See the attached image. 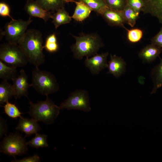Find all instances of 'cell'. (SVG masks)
Listing matches in <instances>:
<instances>
[{
	"instance_id": "1",
	"label": "cell",
	"mask_w": 162,
	"mask_h": 162,
	"mask_svg": "<svg viewBox=\"0 0 162 162\" xmlns=\"http://www.w3.org/2000/svg\"><path fill=\"white\" fill-rule=\"evenodd\" d=\"M43 43L41 32L35 29L31 28L27 30L18 45L28 62L35 66L38 67L45 61L43 52Z\"/></svg>"
},
{
	"instance_id": "3",
	"label": "cell",
	"mask_w": 162,
	"mask_h": 162,
	"mask_svg": "<svg viewBox=\"0 0 162 162\" xmlns=\"http://www.w3.org/2000/svg\"><path fill=\"white\" fill-rule=\"evenodd\" d=\"M45 100H39L34 103L28 98L30 106L28 112L31 118L37 122L47 124L53 123L58 117L61 109L46 96Z\"/></svg>"
},
{
	"instance_id": "28",
	"label": "cell",
	"mask_w": 162,
	"mask_h": 162,
	"mask_svg": "<svg viewBox=\"0 0 162 162\" xmlns=\"http://www.w3.org/2000/svg\"><path fill=\"white\" fill-rule=\"evenodd\" d=\"M4 108V112L8 116L13 118H16L18 117H22L21 112L15 104H13L7 102L3 106Z\"/></svg>"
},
{
	"instance_id": "5",
	"label": "cell",
	"mask_w": 162,
	"mask_h": 162,
	"mask_svg": "<svg viewBox=\"0 0 162 162\" xmlns=\"http://www.w3.org/2000/svg\"><path fill=\"white\" fill-rule=\"evenodd\" d=\"M27 145L24 138L16 131L14 133H10L3 138L0 143V151L16 159L17 156L27 153Z\"/></svg>"
},
{
	"instance_id": "35",
	"label": "cell",
	"mask_w": 162,
	"mask_h": 162,
	"mask_svg": "<svg viewBox=\"0 0 162 162\" xmlns=\"http://www.w3.org/2000/svg\"><path fill=\"white\" fill-rule=\"evenodd\" d=\"M79 0H65L66 2H72L73 1H78Z\"/></svg>"
},
{
	"instance_id": "9",
	"label": "cell",
	"mask_w": 162,
	"mask_h": 162,
	"mask_svg": "<svg viewBox=\"0 0 162 162\" xmlns=\"http://www.w3.org/2000/svg\"><path fill=\"white\" fill-rule=\"evenodd\" d=\"M108 55L109 53L106 52L98 53L90 58L86 57L84 64L92 74H98L101 70L107 67V58Z\"/></svg>"
},
{
	"instance_id": "25",
	"label": "cell",
	"mask_w": 162,
	"mask_h": 162,
	"mask_svg": "<svg viewBox=\"0 0 162 162\" xmlns=\"http://www.w3.org/2000/svg\"><path fill=\"white\" fill-rule=\"evenodd\" d=\"M79 1L82 2L93 10L100 15L108 7L104 0H79Z\"/></svg>"
},
{
	"instance_id": "4",
	"label": "cell",
	"mask_w": 162,
	"mask_h": 162,
	"mask_svg": "<svg viewBox=\"0 0 162 162\" xmlns=\"http://www.w3.org/2000/svg\"><path fill=\"white\" fill-rule=\"evenodd\" d=\"M32 86L38 93L48 96L58 92L59 87L55 76L50 72L41 70L35 66L32 72Z\"/></svg>"
},
{
	"instance_id": "11",
	"label": "cell",
	"mask_w": 162,
	"mask_h": 162,
	"mask_svg": "<svg viewBox=\"0 0 162 162\" xmlns=\"http://www.w3.org/2000/svg\"><path fill=\"white\" fill-rule=\"evenodd\" d=\"M24 9L30 17L40 18L45 22L51 18V13L43 9L36 1L27 0Z\"/></svg>"
},
{
	"instance_id": "34",
	"label": "cell",
	"mask_w": 162,
	"mask_h": 162,
	"mask_svg": "<svg viewBox=\"0 0 162 162\" xmlns=\"http://www.w3.org/2000/svg\"><path fill=\"white\" fill-rule=\"evenodd\" d=\"M0 137L1 138L3 135H6L8 130L6 121L1 116L0 118Z\"/></svg>"
},
{
	"instance_id": "19",
	"label": "cell",
	"mask_w": 162,
	"mask_h": 162,
	"mask_svg": "<svg viewBox=\"0 0 162 162\" xmlns=\"http://www.w3.org/2000/svg\"><path fill=\"white\" fill-rule=\"evenodd\" d=\"M51 18L53 20L52 22L56 29L61 25L70 23L72 20L71 16L69 15L64 7L59 9L52 15Z\"/></svg>"
},
{
	"instance_id": "18",
	"label": "cell",
	"mask_w": 162,
	"mask_h": 162,
	"mask_svg": "<svg viewBox=\"0 0 162 162\" xmlns=\"http://www.w3.org/2000/svg\"><path fill=\"white\" fill-rule=\"evenodd\" d=\"M15 95V92L13 85L8 80H3L0 84V104L6 103Z\"/></svg>"
},
{
	"instance_id": "12",
	"label": "cell",
	"mask_w": 162,
	"mask_h": 162,
	"mask_svg": "<svg viewBox=\"0 0 162 162\" xmlns=\"http://www.w3.org/2000/svg\"><path fill=\"white\" fill-rule=\"evenodd\" d=\"M15 129L25 134V137L38 133L41 129L38 122L31 118H20Z\"/></svg>"
},
{
	"instance_id": "22",
	"label": "cell",
	"mask_w": 162,
	"mask_h": 162,
	"mask_svg": "<svg viewBox=\"0 0 162 162\" xmlns=\"http://www.w3.org/2000/svg\"><path fill=\"white\" fill-rule=\"evenodd\" d=\"M160 59V63L154 67L152 72L154 86L151 94L155 93L162 86V59Z\"/></svg>"
},
{
	"instance_id": "23",
	"label": "cell",
	"mask_w": 162,
	"mask_h": 162,
	"mask_svg": "<svg viewBox=\"0 0 162 162\" xmlns=\"http://www.w3.org/2000/svg\"><path fill=\"white\" fill-rule=\"evenodd\" d=\"M125 23L133 27L138 18L140 13L136 11L128 4L122 11Z\"/></svg>"
},
{
	"instance_id": "30",
	"label": "cell",
	"mask_w": 162,
	"mask_h": 162,
	"mask_svg": "<svg viewBox=\"0 0 162 162\" xmlns=\"http://www.w3.org/2000/svg\"><path fill=\"white\" fill-rule=\"evenodd\" d=\"M127 4L136 11L140 13L143 6V0H127Z\"/></svg>"
},
{
	"instance_id": "20",
	"label": "cell",
	"mask_w": 162,
	"mask_h": 162,
	"mask_svg": "<svg viewBox=\"0 0 162 162\" xmlns=\"http://www.w3.org/2000/svg\"><path fill=\"white\" fill-rule=\"evenodd\" d=\"M44 9L48 11H57L64 7L65 0H36Z\"/></svg>"
},
{
	"instance_id": "13",
	"label": "cell",
	"mask_w": 162,
	"mask_h": 162,
	"mask_svg": "<svg viewBox=\"0 0 162 162\" xmlns=\"http://www.w3.org/2000/svg\"><path fill=\"white\" fill-rule=\"evenodd\" d=\"M141 11L144 14H149L156 17L162 25V0H143Z\"/></svg>"
},
{
	"instance_id": "32",
	"label": "cell",
	"mask_w": 162,
	"mask_h": 162,
	"mask_svg": "<svg viewBox=\"0 0 162 162\" xmlns=\"http://www.w3.org/2000/svg\"><path fill=\"white\" fill-rule=\"evenodd\" d=\"M151 44L162 48V27L159 32L151 39Z\"/></svg>"
},
{
	"instance_id": "27",
	"label": "cell",
	"mask_w": 162,
	"mask_h": 162,
	"mask_svg": "<svg viewBox=\"0 0 162 162\" xmlns=\"http://www.w3.org/2000/svg\"><path fill=\"white\" fill-rule=\"evenodd\" d=\"M44 48L50 53L56 52L58 49V46L57 42L56 35L53 33L48 36L46 38Z\"/></svg>"
},
{
	"instance_id": "6",
	"label": "cell",
	"mask_w": 162,
	"mask_h": 162,
	"mask_svg": "<svg viewBox=\"0 0 162 162\" xmlns=\"http://www.w3.org/2000/svg\"><path fill=\"white\" fill-rule=\"evenodd\" d=\"M0 59L5 64L16 68L24 67L28 62L18 44L8 42L0 45Z\"/></svg>"
},
{
	"instance_id": "16",
	"label": "cell",
	"mask_w": 162,
	"mask_h": 162,
	"mask_svg": "<svg viewBox=\"0 0 162 162\" xmlns=\"http://www.w3.org/2000/svg\"><path fill=\"white\" fill-rule=\"evenodd\" d=\"M162 51V48L151 44L141 50L139 53V57L143 62L151 63L159 56Z\"/></svg>"
},
{
	"instance_id": "31",
	"label": "cell",
	"mask_w": 162,
	"mask_h": 162,
	"mask_svg": "<svg viewBox=\"0 0 162 162\" xmlns=\"http://www.w3.org/2000/svg\"><path fill=\"white\" fill-rule=\"evenodd\" d=\"M10 8L9 5L4 2L0 3V15L3 17L8 16L12 20H14L10 16Z\"/></svg>"
},
{
	"instance_id": "29",
	"label": "cell",
	"mask_w": 162,
	"mask_h": 162,
	"mask_svg": "<svg viewBox=\"0 0 162 162\" xmlns=\"http://www.w3.org/2000/svg\"><path fill=\"white\" fill-rule=\"evenodd\" d=\"M107 6L112 10L122 11L127 5V0H104Z\"/></svg>"
},
{
	"instance_id": "8",
	"label": "cell",
	"mask_w": 162,
	"mask_h": 162,
	"mask_svg": "<svg viewBox=\"0 0 162 162\" xmlns=\"http://www.w3.org/2000/svg\"><path fill=\"white\" fill-rule=\"evenodd\" d=\"M32 21L31 17L27 21L20 19L11 20L5 25L4 31L2 34L5 36L8 42L18 44Z\"/></svg>"
},
{
	"instance_id": "17",
	"label": "cell",
	"mask_w": 162,
	"mask_h": 162,
	"mask_svg": "<svg viewBox=\"0 0 162 162\" xmlns=\"http://www.w3.org/2000/svg\"><path fill=\"white\" fill-rule=\"evenodd\" d=\"M72 2H74L76 6L71 18L76 21H83L89 16L93 10L81 1H73Z\"/></svg>"
},
{
	"instance_id": "24",
	"label": "cell",
	"mask_w": 162,
	"mask_h": 162,
	"mask_svg": "<svg viewBox=\"0 0 162 162\" xmlns=\"http://www.w3.org/2000/svg\"><path fill=\"white\" fill-rule=\"evenodd\" d=\"M47 136L46 135L37 133L34 138L26 142V144L31 147L37 149L48 147L49 145L47 141Z\"/></svg>"
},
{
	"instance_id": "14",
	"label": "cell",
	"mask_w": 162,
	"mask_h": 162,
	"mask_svg": "<svg viewBox=\"0 0 162 162\" xmlns=\"http://www.w3.org/2000/svg\"><path fill=\"white\" fill-rule=\"evenodd\" d=\"M100 15L110 26L125 27V23L122 11H116L107 8Z\"/></svg>"
},
{
	"instance_id": "15",
	"label": "cell",
	"mask_w": 162,
	"mask_h": 162,
	"mask_svg": "<svg viewBox=\"0 0 162 162\" xmlns=\"http://www.w3.org/2000/svg\"><path fill=\"white\" fill-rule=\"evenodd\" d=\"M126 65V63L122 58L115 55L111 54L107 67L109 70L107 73L112 74L116 78L118 77L125 72Z\"/></svg>"
},
{
	"instance_id": "33",
	"label": "cell",
	"mask_w": 162,
	"mask_h": 162,
	"mask_svg": "<svg viewBox=\"0 0 162 162\" xmlns=\"http://www.w3.org/2000/svg\"><path fill=\"white\" fill-rule=\"evenodd\" d=\"M40 159L37 154L31 157H25L20 159H15L11 161L13 162H39Z\"/></svg>"
},
{
	"instance_id": "7",
	"label": "cell",
	"mask_w": 162,
	"mask_h": 162,
	"mask_svg": "<svg viewBox=\"0 0 162 162\" xmlns=\"http://www.w3.org/2000/svg\"><path fill=\"white\" fill-rule=\"evenodd\" d=\"M61 110H77L88 112L91 110L89 94L85 90L77 89L71 92L60 105Z\"/></svg>"
},
{
	"instance_id": "26",
	"label": "cell",
	"mask_w": 162,
	"mask_h": 162,
	"mask_svg": "<svg viewBox=\"0 0 162 162\" xmlns=\"http://www.w3.org/2000/svg\"><path fill=\"white\" fill-rule=\"evenodd\" d=\"M125 29L127 32V37L128 40L132 43H135L140 41L143 35L142 30L138 28H135L128 29L126 28Z\"/></svg>"
},
{
	"instance_id": "21",
	"label": "cell",
	"mask_w": 162,
	"mask_h": 162,
	"mask_svg": "<svg viewBox=\"0 0 162 162\" xmlns=\"http://www.w3.org/2000/svg\"><path fill=\"white\" fill-rule=\"evenodd\" d=\"M16 67L9 66L0 60V78L3 80H12L17 76Z\"/></svg>"
},
{
	"instance_id": "2",
	"label": "cell",
	"mask_w": 162,
	"mask_h": 162,
	"mask_svg": "<svg viewBox=\"0 0 162 162\" xmlns=\"http://www.w3.org/2000/svg\"><path fill=\"white\" fill-rule=\"evenodd\" d=\"M75 43L70 47L74 58L81 60L84 57H89L97 54L104 44L100 36L96 33H82L79 36L70 34Z\"/></svg>"
},
{
	"instance_id": "10",
	"label": "cell",
	"mask_w": 162,
	"mask_h": 162,
	"mask_svg": "<svg viewBox=\"0 0 162 162\" xmlns=\"http://www.w3.org/2000/svg\"><path fill=\"white\" fill-rule=\"evenodd\" d=\"M12 81L15 92L14 97L15 99H20L22 96L28 98V89L32 85L28 82V76L24 70L23 69L21 70L19 75Z\"/></svg>"
}]
</instances>
